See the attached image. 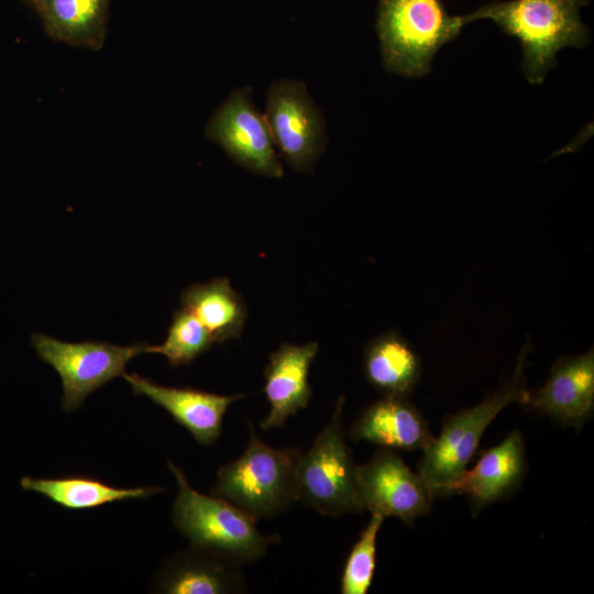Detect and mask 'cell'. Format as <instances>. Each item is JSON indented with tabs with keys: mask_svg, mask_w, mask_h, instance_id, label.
<instances>
[{
	"mask_svg": "<svg viewBox=\"0 0 594 594\" xmlns=\"http://www.w3.org/2000/svg\"><path fill=\"white\" fill-rule=\"evenodd\" d=\"M588 0L492 1L463 15L465 24L491 20L504 33L516 37L522 48V70L531 84H541L556 66L557 53L564 47L582 48L590 42V30L580 12Z\"/></svg>",
	"mask_w": 594,
	"mask_h": 594,
	"instance_id": "6da1fadb",
	"label": "cell"
},
{
	"mask_svg": "<svg viewBox=\"0 0 594 594\" xmlns=\"http://www.w3.org/2000/svg\"><path fill=\"white\" fill-rule=\"evenodd\" d=\"M249 443L241 455L222 465L211 495L246 514L255 522L273 518L298 501V448H273L261 441L249 422Z\"/></svg>",
	"mask_w": 594,
	"mask_h": 594,
	"instance_id": "7a4b0ae2",
	"label": "cell"
},
{
	"mask_svg": "<svg viewBox=\"0 0 594 594\" xmlns=\"http://www.w3.org/2000/svg\"><path fill=\"white\" fill-rule=\"evenodd\" d=\"M167 464L178 485L173 522L190 547L242 565L260 560L280 541L278 534H262L255 521L231 503L195 491L182 468L170 461Z\"/></svg>",
	"mask_w": 594,
	"mask_h": 594,
	"instance_id": "3957f363",
	"label": "cell"
},
{
	"mask_svg": "<svg viewBox=\"0 0 594 594\" xmlns=\"http://www.w3.org/2000/svg\"><path fill=\"white\" fill-rule=\"evenodd\" d=\"M530 351L528 339L518 353L512 376L481 403L446 416L440 435L422 450L418 472L436 497L443 496L446 488L466 469L493 419L508 405L524 406L528 400L530 391L524 370Z\"/></svg>",
	"mask_w": 594,
	"mask_h": 594,
	"instance_id": "277c9868",
	"label": "cell"
},
{
	"mask_svg": "<svg viewBox=\"0 0 594 594\" xmlns=\"http://www.w3.org/2000/svg\"><path fill=\"white\" fill-rule=\"evenodd\" d=\"M376 31L387 72L424 77L436 53L455 40L465 24L442 0H377Z\"/></svg>",
	"mask_w": 594,
	"mask_h": 594,
	"instance_id": "5b68a950",
	"label": "cell"
},
{
	"mask_svg": "<svg viewBox=\"0 0 594 594\" xmlns=\"http://www.w3.org/2000/svg\"><path fill=\"white\" fill-rule=\"evenodd\" d=\"M339 397L330 420L297 466L298 502L324 516L362 513L358 499L356 468L345 441Z\"/></svg>",
	"mask_w": 594,
	"mask_h": 594,
	"instance_id": "8992f818",
	"label": "cell"
},
{
	"mask_svg": "<svg viewBox=\"0 0 594 594\" xmlns=\"http://www.w3.org/2000/svg\"><path fill=\"white\" fill-rule=\"evenodd\" d=\"M31 344L38 358L61 376L62 406L72 413L89 394L125 374L127 364L145 352L147 343L121 346L105 341L64 342L44 333H33Z\"/></svg>",
	"mask_w": 594,
	"mask_h": 594,
	"instance_id": "52a82bcc",
	"label": "cell"
},
{
	"mask_svg": "<svg viewBox=\"0 0 594 594\" xmlns=\"http://www.w3.org/2000/svg\"><path fill=\"white\" fill-rule=\"evenodd\" d=\"M360 507L384 518L396 517L411 527L429 514L435 494L419 472H414L395 451L381 448L356 468Z\"/></svg>",
	"mask_w": 594,
	"mask_h": 594,
	"instance_id": "ba28073f",
	"label": "cell"
},
{
	"mask_svg": "<svg viewBox=\"0 0 594 594\" xmlns=\"http://www.w3.org/2000/svg\"><path fill=\"white\" fill-rule=\"evenodd\" d=\"M265 120L282 156L296 172H308L324 148L322 117L299 80L275 81L268 91Z\"/></svg>",
	"mask_w": 594,
	"mask_h": 594,
	"instance_id": "9c48e42d",
	"label": "cell"
},
{
	"mask_svg": "<svg viewBox=\"0 0 594 594\" xmlns=\"http://www.w3.org/2000/svg\"><path fill=\"white\" fill-rule=\"evenodd\" d=\"M206 136L251 172L275 178L283 176L267 122L251 102L248 89L235 90L217 109L207 123Z\"/></svg>",
	"mask_w": 594,
	"mask_h": 594,
	"instance_id": "30bf717a",
	"label": "cell"
},
{
	"mask_svg": "<svg viewBox=\"0 0 594 594\" xmlns=\"http://www.w3.org/2000/svg\"><path fill=\"white\" fill-rule=\"evenodd\" d=\"M580 431L594 413V351L559 358L546 383L522 406Z\"/></svg>",
	"mask_w": 594,
	"mask_h": 594,
	"instance_id": "8fae6325",
	"label": "cell"
},
{
	"mask_svg": "<svg viewBox=\"0 0 594 594\" xmlns=\"http://www.w3.org/2000/svg\"><path fill=\"white\" fill-rule=\"evenodd\" d=\"M526 470L524 437L514 430L501 443L484 451L472 469H465L446 488L443 496L465 495L472 516H476L483 508L515 493Z\"/></svg>",
	"mask_w": 594,
	"mask_h": 594,
	"instance_id": "7c38bea8",
	"label": "cell"
},
{
	"mask_svg": "<svg viewBox=\"0 0 594 594\" xmlns=\"http://www.w3.org/2000/svg\"><path fill=\"white\" fill-rule=\"evenodd\" d=\"M122 377L134 395H143L164 408L202 446H211L219 439L229 406L245 397L244 394L219 395L191 387L162 386L135 373H125Z\"/></svg>",
	"mask_w": 594,
	"mask_h": 594,
	"instance_id": "4fadbf2b",
	"label": "cell"
},
{
	"mask_svg": "<svg viewBox=\"0 0 594 594\" xmlns=\"http://www.w3.org/2000/svg\"><path fill=\"white\" fill-rule=\"evenodd\" d=\"M345 436L395 451L424 450L435 437L408 397L393 395H384L362 409Z\"/></svg>",
	"mask_w": 594,
	"mask_h": 594,
	"instance_id": "5bb4252c",
	"label": "cell"
},
{
	"mask_svg": "<svg viewBox=\"0 0 594 594\" xmlns=\"http://www.w3.org/2000/svg\"><path fill=\"white\" fill-rule=\"evenodd\" d=\"M318 350L316 342L283 343L270 355L264 371V393L271 409L260 422L263 430L284 426L288 418L307 407L312 395L308 374Z\"/></svg>",
	"mask_w": 594,
	"mask_h": 594,
	"instance_id": "9a60e30c",
	"label": "cell"
},
{
	"mask_svg": "<svg viewBox=\"0 0 594 594\" xmlns=\"http://www.w3.org/2000/svg\"><path fill=\"white\" fill-rule=\"evenodd\" d=\"M154 587L165 594H229L246 591L241 564L190 547L167 559Z\"/></svg>",
	"mask_w": 594,
	"mask_h": 594,
	"instance_id": "2e32d148",
	"label": "cell"
},
{
	"mask_svg": "<svg viewBox=\"0 0 594 594\" xmlns=\"http://www.w3.org/2000/svg\"><path fill=\"white\" fill-rule=\"evenodd\" d=\"M110 3L111 0H41L34 10L53 40L99 51L107 38Z\"/></svg>",
	"mask_w": 594,
	"mask_h": 594,
	"instance_id": "e0dca14e",
	"label": "cell"
},
{
	"mask_svg": "<svg viewBox=\"0 0 594 594\" xmlns=\"http://www.w3.org/2000/svg\"><path fill=\"white\" fill-rule=\"evenodd\" d=\"M366 381L383 395L408 397L421 374L416 351L396 331L371 340L363 353Z\"/></svg>",
	"mask_w": 594,
	"mask_h": 594,
	"instance_id": "ac0fdd59",
	"label": "cell"
},
{
	"mask_svg": "<svg viewBox=\"0 0 594 594\" xmlns=\"http://www.w3.org/2000/svg\"><path fill=\"white\" fill-rule=\"evenodd\" d=\"M180 301L207 328L215 342L240 338L246 306L228 278L193 284L183 292Z\"/></svg>",
	"mask_w": 594,
	"mask_h": 594,
	"instance_id": "d6986e66",
	"label": "cell"
},
{
	"mask_svg": "<svg viewBox=\"0 0 594 594\" xmlns=\"http://www.w3.org/2000/svg\"><path fill=\"white\" fill-rule=\"evenodd\" d=\"M20 485L35 492L67 509H90L105 504L130 498H147L162 493L160 486L118 488L94 477L72 475L57 479L23 476Z\"/></svg>",
	"mask_w": 594,
	"mask_h": 594,
	"instance_id": "ffe728a7",
	"label": "cell"
},
{
	"mask_svg": "<svg viewBox=\"0 0 594 594\" xmlns=\"http://www.w3.org/2000/svg\"><path fill=\"white\" fill-rule=\"evenodd\" d=\"M213 338L198 318L185 307L177 309L167 331L166 340L160 345H146L145 353L164 355L173 366L191 363L208 352Z\"/></svg>",
	"mask_w": 594,
	"mask_h": 594,
	"instance_id": "44dd1931",
	"label": "cell"
},
{
	"mask_svg": "<svg viewBox=\"0 0 594 594\" xmlns=\"http://www.w3.org/2000/svg\"><path fill=\"white\" fill-rule=\"evenodd\" d=\"M384 517L371 514L369 524L353 544L342 570V594H366L371 587L376 564V540Z\"/></svg>",
	"mask_w": 594,
	"mask_h": 594,
	"instance_id": "7402d4cb",
	"label": "cell"
},
{
	"mask_svg": "<svg viewBox=\"0 0 594 594\" xmlns=\"http://www.w3.org/2000/svg\"><path fill=\"white\" fill-rule=\"evenodd\" d=\"M25 4L35 9V7L41 2V0H22Z\"/></svg>",
	"mask_w": 594,
	"mask_h": 594,
	"instance_id": "603a6c76",
	"label": "cell"
}]
</instances>
